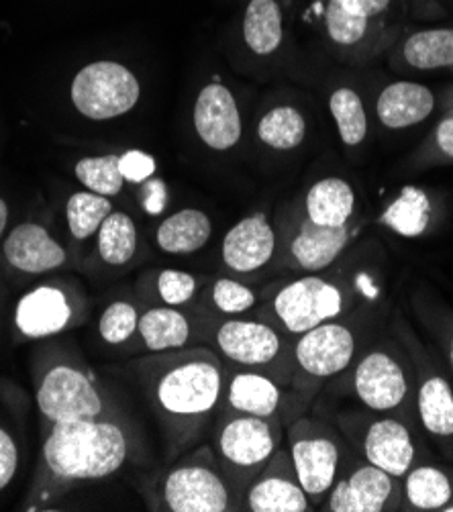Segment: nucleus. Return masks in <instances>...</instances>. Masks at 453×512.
<instances>
[{
  "label": "nucleus",
  "instance_id": "obj_1",
  "mask_svg": "<svg viewBox=\"0 0 453 512\" xmlns=\"http://www.w3.org/2000/svg\"><path fill=\"white\" fill-rule=\"evenodd\" d=\"M137 384L176 459L203 437L221 402L225 378L219 355L209 347L149 353L133 364Z\"/></svg>",
  "mask_w": 453,
  "mask_h": 512
},
{
  "label": "nucleus",
  "instance_id": "obj_2",
  "mask_svg": "<svg viewBox=\"0 0 453 512\" xmlns=\"http://www.w3.org/2000/svg\"><path fill=\"white\" fill-rule=\"evenodd\" d=\"M129 453L131 437L119 417L54 425L43 439L27 510L54 504L76 486L115 476Z\"/></svg>",
  "mask_w": 453,
  "mask_h": 512
},
{
  "label": "nucleus",
  "instance_id": "obj_3",
  "mask_svg": "<svg viewBox=\"0 0 453 512\" xmlns=\"http://www.w3.org/2000/svg\"><path fill=\"white\" fill-rule=\"evenodd\" d=\"M282 421L280 417H251L223 413L215 427L213 453L231 488L237 510L243 496L272 455L280 449Z\"/></svg>",
  "mask_w": 453,
  "mask_h": 512
},
{
  "label": "nucleus",
  "instance_id": "obj_4",
  "mask_svg": "<svg viewBox=\"0 0 453 512\" xmlns=\"http://www.w3.org/2000/svg\"><path fill=\"white\" fill-rule=\"evenodd\" d=\"M35 400L47 429L60 423L117 417L94 376L70 360L45 366L37 378Z\"/></svg>",
  "mask_w": 453,
  "mask_h": 512
},
{
  "label": "nucleus",
  "instance_id": "obj_5",
  "mask_svg": "<svg viewBox=\"0 0 453 512\" xmlns=\"http://www.w3.org/2000/svg\"><path fill=\"white\" fill-rule=\"evenodd\" d=\"M158 482V510L168 512H229L237 510L231 488L211 447L203 445L176 457Z\"/></svg>",
  "mask_w": 453,
  "mask_h": 512
},
{
  "label": "nucleus",
  "instance_id": "obj_6",
  "mask_svg": "<svg viewBox=\"0 0 453 512\" xmlns=\"http://www.w3.org/2000/svg\"><path fill=\"white\" fill-rule=\"evenodd\" d=\"M288 451L311 504H323L341 470L337 433L317 419H298L288 427Z\"/></svg>",
  "mask_w": 453,
  "mask_h": 512
},
{
  "label": "nucleus",
  "instance_id": "obj_7",
  "mask_svg": "<svg viewBox=\"0 0 453 512\" xmlns=\"http://www.w3.org/2000/svg\"><path fill=\"white\" fill-rule=\"evenodd\" d=\"M72 105L92 121H109L129 113L141 96L135 74L117 62L84 66L72 80Z\"/></svg>",
  "mask_w": 453,
  "mask_h": 512
},
{
  "label": "nucleus",
  "instance_id": "obj_8",
  "mask_svg": "<svg viewBox=\"0 0 453 512\" xmlns=\"http://www.w3.org/2000/svg\"><path fill=\"white\" fill-rule=\"evenodd\" d=\"M343 306V290L321 276H302L286 284L270 302L272 317L286 333L296 337L335 321L343 313Z\"/></svg>",
  "mask_w": 453,
  "mask_h": 512
},
{
  "label": "nucleus",
  "instance_id": "obj_9",
  "mask_svg": "<svg viewBox=\"0 0 453 512\" xmlns=\"http://www.w3.org/2000/svg\"><path fill=\"white\" fill-rule=\"evenodd\" d=\"M86 319L82 292L72 284L47 282L21 296L15 327L25 339H47L70 331Z\"/></svg>",
  "mask_w": 453,
  "mask_h": 512
},
{
  "label": "nucleus",
  "instance_id": "obj_10",
  "mask_svg": "<svg viewBox=\"0 0 453 512\" xmlns=\"http://www.w3.org/2000/svg\"><path fill=\"white\" fill-rule=\"evenodd\" d=\"M400 504V480L368 462L339 474L325 498L329 512H384Z\"/></svg>",
  "mask_w": 453,
  "mask_h": 512
},
{
  "label": "nucleus",
  "instance_id": "obj_11",
  "mask_svg": "<svg viewBox=\"0 0 453 512\" xmlns=\"http://www.w3.org/2000/svg\"><path fill=\"white\" fill-rule=\"evenodd\" d=\"M356 355V335L347 325L329 321L298 335L294 364L302 376L327 380L341 374Z\"/></svg>",
  "mask_w": 453,
  "mask_h": 512
},
{
  "label": "nucleus",
  "instance_id": "obj_12",
  "mask_svg": "<svg viewBox=\"0 0 453 512\" xmlns=\"http://www.w3.org/2000/svg\"><path fill=\"white\" fill-rule=\"evenodd\" d=\"M311 500L294 470L290 451L278 449L260 476L249 484L241 510L249 512H307Z\"/></svg>",
  "mask_w": 453,
  "mask_h": 512
},
{
  "label": "nucleus",
  "instance_id": "obj_13",
  "mask_svg": "<svg viewBox=\"0 0 453 512\" xmlns=\"http://www.w3.org/2000/svg\"><path fill=\"white\" fill-rule=\"evenodd\" d=\"M215 345L229 362L260 370L272 366L282 353V337L276 327L262 321L229 319L219 325Z\"/></svg>",
  "mask_w": 453,
  "mask_h": 512
},
{
  "label": "nucleus",
  "instance_id": "obj_14",
  "mask_svg": "<svg viewBox=\"0 0 453 512\" xmlns=\"http://www.w3.org/2000/svg\"><path fill=\"white\" fill-rule=\"evenodd\" d=\"M358 398L376 413H390L407 402L409 380L405 368L388 351H372L354 370Z\"/></svg>",
  "mask_w": 453,
  "mask_h": 512
},
{
  "label": "nucleus",
  "instance_id": "obj_15",
  "mask_svg": "<svg viewBox=\"0 0 453 512\" xmlns=\"http://www.w3.org/2000/svg\"><path fill=\"white\" fill-rule=\"evenodd\" d=\"M194 129L215 151H227L241 139V115L235 96L223 84H207L194 105Z\"/></svg>",
  "mask_w": 453,
  "mask_h": 512
},
{
  "label": "nucleus",
  "instance_id": "obj_16",
  "mask_svg": "<svg viewBox=\"0 0 453 512\" xmlns=\"http://www.w3.org/2000/svg\"><path fill=\"white\" fill-rule=\"evenodd\" d=\"M276 253V233L270 221L256 213L233 225L221 245L223 264L235 274H254L270 264Z\"/></svg>",
  "mask_w": 453,
  "mask_h": 512
},
{
  "label": "nucleus",
  "instance_id": "obj_17",
  "mask_svg": "<svg viewBox=\"0 0 453 512\" xmlns=\"http://www.w3.org/2000/svg\"><path fill=\"white\" fill-rule=\"evenodd\" d=\"M366 462L402 480L415 464V443L407 425L384 417L368 423L362 437Z\"/></svg>",
  "mask_w": 453,
  "mask_h": 512
},
{
  "label": "nucleus",
  "instance_id": "obj_18",
  "mask_svg": "<svg viewBox=\"0 0 453 512\" xmlns=\"http://www.w3.org/2000/svg\"><path fill=\"white\" fill-rule=\"evenodd\" d=\"M3 251L15 270L31 276L54 272L68 262L66 249L39 223L17 225L9 233Z\"/></svg>",
  "mask_w": 453,
  "mask_h": 512
},
{
  "label": "nucleus",
  "instance_id": "obj_19",
  "mask_svg": "<svg viewBox=\"0 0 453 512\" xmlns=\"http://www.w3.org/2000/svg\"><path fill=\"white\" fill-rule=\"evenodd\" d=\"M349 241V229L345 227H323L305 219L300 223L296 235L288 245L290 262L296 270L321 272L329 268L345 249Z\"/></svg>",
  "mask_w": 453,
  "mask_h": 512
},
{
  "label": "nucleus",
  "instance_id": "obj_20",
  "mask_svg": "<svg viewBox=\"0 0 453 512\" xmlns=\"http://www.w3.org/2000/svg\"><path fill=\"white\" fill-rule=\"evenodd\" d=\"M282 390L276 380L258 370L235 372L225 390V413L278 417Z\"/></svg>",
  "mask_w": 453,
  "mask_h": 512
},
{
  "label": "nucleus",
  "instance_id": "obj_21",
  "mask_svg": "<svg viewBox=\"0 0 453 512\" xmlns=\"http://www.w3.org/2000/svg\"><path fill=\"white\" fill-rule=\"evenodd\" d=\"M435 109L433 92L419 82L388 84L378 96V119L388 129H407L423 123Z\"/></svg>",
  "mask_w": 453,
  "mask_h": 512
},
{
  "label": "nucleus",
  "instance_id": "obj_22",
  "mask_svg": "<svg viewBox=\"0 0 453 512\" xmlns=\"http://www.w3.org/2000/svg\"><path fill=\"white\" fill-rule=\"evenodd\" d=\"M137 335L149 353L184 349L192 337V325L176 306H154L139 315Z\"/></svg>",
  "mask_w": 453,
  "mask_h": 512
},
{
  "label": "nucleus",
  "instance_id": "obj_23",
  "mask_svg": "<svg viewBox=\"0 0 453 512\" xmlns=\"http://www.w3.org/2000/svg\"><path fill=\"white\" fill-rule=\"evenodd\" d=\"M213 235V223L207 213L198 209H182L168 219L156 231V243L164 253L190 255L203 249Z\"/></svg>",
  "mask_w": 453,
  "mask_h": 512
},
{
  "label": "nucleus",
  "instance_id": "obj_24",
  "mask_svg": "<svg viewBox=\"0 0 453 512\" xmlns=\"http://www.w3.org/2000/svg\"><path fill=\"white\" fill-rule=\"evenodd\" d=\"M305 209L317 225L345 227L356 209V192L343 178H325L311 186Z\"/></svg>",
  "mask_w": 453,
  "mask_h": 512
},
{
  "label": "nucleus",
  "instance_id": "obj_25",
  "mask_svg": "<svg viewBox=\"0 0 453 512\" xmlns=\"http://www.w3.org/2000/svg\"><path fill=\"white\" fill-rule=\"evenodd\" d=\"M243 39L258 56H270L282 43V13L276 0H251L243 19Z\"/></svg>",
  "mask_w": 453,
  "mask_h": 512
},
{
  "label": "nucleus",
  "instance_id": "obj_26",
  "mask_svg": "<svg viewBox=\"0 0 453 512\" xmlns=\"http://www.w3.org/2000/svg\"><path fill=\"white\" fill-rule=\"evenodd\" d=\"M98 255L107 266H127L137 251V227L127 213L113 211L96 233Z\"/></svg>",
  "mask_w": 453,
  "mask_h": 512
},
{
  "label": "nucleus",
  "instance_id": "obj_27",
  "mask_svg": "<svg viewBox=\"0 0 453 512\" xmlns=\"http://www.w3.org/2000/svg\"><path fill=\"white\" fill-rule=\"evenodd\" d=\"M402 480H405V484H402V498L417 510H439L453 498L451 480L439 468H411Z\"/></svg>",
  "mask_w": 453,
  "mask_h": 512
},
{
  "label": "nucleus",
  "instance_id": "obj_28",
  "mask_svg": "<svg viewBox=\"0 0 453 512\" xmlns=\"http://www.w3.org/2000/svg\"><path fill=\"white\" fill-rule=\"evenodd\" d=\"M402 56L417 70H439L453 66V29H427L413 33Z\"/></svg>",
  "mask_w": 453,
  "mask_h": 512
},
{
  "label": "nucleus",
  "instance_id": "obj_29",
  "mask_svg": "<svg viewBox=\"0 0 453 512\" xmlns=\"http://www.w3.org/2000/svg\"><path fill=\"white\" fill-rule=\"evenodd\" d=\"M417 406L421 423L431 435H453V392L443 378L433 376L421 384Z\"/></svg>",
  "mask_w": 453,
  "mask_h": 512
},
{
  "label": "nucleus",
  "instance_id": "obj_30",
  "mask_svg": "<svg viewBox=\"0 0 453 512\" xmlns=\"http://www.w3.org/2000/svg\"><path fill=\"white\" fill-rule=\"evenodd\" d=\"M258 137L272 149H296L307 137V121L294 107H276L258 123Z\"/></svg>",
  "mask_w": 453,
  "mask_h": 512
},
{
  "label": "nucleus",
  "instance_id": "obj_31",
  "mask_svg": "<svg viewBox=\"0 0 453 512\" xmlns=\"http://www.w3.org/2000/svg\"><path fill=\"white\" fill-rule=\"evenodd\" d=\"M329 109L339 137L347 147L360 145L368 135V115L362 96L351 88H337L329 98Z\"/></svg>",
  "mask_w": 453,
  "mask_h": 512
},
{
  "label": "nucleus",
  "instance_id": "obj_32",
  "mask_svg": "<svg viewBox=\"0 0 453 512\" xmlns=\"http://www.w3.org/2000/svg\"><path fill=\"white\" fill-rule=\"evenodd\" d=\"M113 213L109 196L96 192H76L66 204V219L74 239L84 241L98 233L103 221Z\"/></svg>",
  "mask_w": 453,
  "mask_h": 512
},
{
  "label": "nucleus",
  "instance_id": "obj_33",
  "mask_svg": "<svg viewBox=\"0 0 453 512\" xmlns=\"http://www.w3.org/2000/svg\"><path fill=\"white\" fill-rule=\"evenodd\" d=\"M429 200L417 188H405L396 198L392 207H388L384 221L400 235L415 237L427 229L429 223Z\"/></svg>",
  "mask_w": 453,
  "mask_h": 512
},
{
  "label": "nucleus",
  "instance_id": "obj_34",
  "mask_svg": "<svg viewBox=\"0 0 453 512\" xmlns=\"http://www.w3.org/2000/svg\"><path fill=\"white\" fill-rule=\"evenodd\" d=\"M74 174L86 190L103 194V196H117L123 190L125 178L119 170V156H98V158H82L74 166Z\"/></svg>",
  "mask_w": 453,
  "mask_h": 512
},
{
  "label": "nucleus",
  "instance_id": "obj_35",
  "mask_svg": "<svg viewBox=\"0 0 453 512\" xmlns=\"http://www.w3.org/2000/svg\"><path fill=\"white\" fill-rule=\"evenodd\" d=\"M139 325V313L129 300H115L98 319V333L109 345L127 343Z\"/></svg>",
  "mask_w": 453,
  "mask_h": 512
},
{
  "label": "nucleus",
  "instance_id": "obj_36",
  "mask_svg": "<svg viewBox=\"0 0 453 512\" xmlns=\"http://www.w3.org/2000/svg\"><path fill=\"white\" fill-rule=\"evenodd\" d=\"M211 300L219 313L227 317H237L254 309L258 294L243 282H237L233 278H219L211 288Z\"/></svg>",
  "mask_w": 453,
  "mask_h": 512
},
{
  "label": "nucleus",
  "instance_id": "obj_37",
  "mask_svg": "<svg viewBox=\"0 0 453 512\" xmlns=\"http://www.w3.org/2000/svg\"><path fill=\"white\" fill-rule=\"evenodd\" d=\"M325 25H327L329 37L337 45L349 47V45H358L366 37L370 29V19L351 15L341 5H337L335 0H329L327 11H325Z\"/></svg>",
  "mask_w": 453,
  "mask_h": 512
},
{
  "label": "nucleus",
  "instance_id": "obj_38",
  "mask_svg": "<svg viewBox=\"0 0 453 512\" xmlns=\"http://www.w3.org/2000/svg\"><path fill=\"white\" fill-rule=\"evenodd\" d=\"M156 288L158 296L166 306H176V309H180V306H184L196 296L198 278L182 270H162L158 274Z\"/></svg>",
  "mask_w": 453,
  "mask_h": 512
},
{
  "label": "nucleus",
  "instance_id": "obj_39",
  "mask_svg": "<svg viewBox=\"0 0 453 512\" xmlns=\"http://www.w3.org/2000/svg\"><path fill=\"white\" fill-rule=\"evenodd\" d=\"M119 170L125 182L143 184L156 174V160L141 149H129L119 156Z\"/></svg>",
  "mask_w": 453,
  "mask_h": 512
},
{
  "label": "nucleus",
  "instance_id": "obj_40",
  "mask_svg": "<svg viewBox=\"0 0 453 512\" xmlns=\"http://www.w3.org/2000/svg\"><path fill=\"white\" fill-rule=\"evenodd\" d=\"M19 468V447L15 439L0 427V490H5Z\"/></svg>",
  "mask_w": 453,
  "mask_h": 512
},
{
  "label": "nucleus",
  "instance_id": "obj_41",
  "mask_svg": "<svg viewBox=\"0 0 453 512\" xmlns=\"http://www.w3.org/2000/svg\"><path fill=\"white\" fill-rule=\"evenodd\" d=\"M141 204L143 211L151 217H158L166 211L168 204V192H166V184L160 178H149L143 182V190H141Z\"/></svg>",
  "mask_w": 453,
  "mask_h": 512
},
{
  "label": "nucleus",
  "instance_id": "obj_42",
  "mask_svg": "<svg viewBox=\"0 0 453 512\" xmlns=\"http://www.w3.org/2000/svg\"><path fill=\"white\" fill-rule=\"evenodd\" d=\"M335 3L341 5L351 15L372 19L382 15L390 7L392 0H335Z\"/></svg>",
  "mask_w": 453,
  "mask_h": 512
},
{
  "label": "nucleus",
  "instance_id": "obj_43",
  "mask_svg": "<svg viewBox=\"0 0 453 512\" xmlns=\"http://www.w3.org/2000/svg\"><path fill=\"white\" fill-rule=\"evenodd\" d=\"M435 141L445 156L453 158V113H449L435 131Z\"/></svg>",
  "mask_w": 453,
  "mask_h": 512
},
{
  "label": "nucleus",
  "instance_id": "obj_44",
  "mask_svg": "<svg viewBox=\"0 0 453 512\" xmlns=\"http://www.w3.org/2000/svg\"><path fill=\"white\" fill-rule=\"evenodd\" d=\"M7 223H9V207H7V202L0 198V237H3V233L7 229Z\"/></svg>",
  "mask_w": 453,
  "mask_h": 512
},
{
  "label": "nucleus",
  "instance_id": "obj_45",
  "mask_svg": "<svg viewBox=\"0 0 453 512\" xmlns=\"http://www.w3.org/2000/svg\"><path fill=\"white\" fill-rule=\"evenodd\" d=\"M449 355H451V364H453V341H451V351H449Z\"/></svg>",
  "mask_w": 453,
  "mask_h": 512
},
{
  "label": "nucleus",
  "instance_id": "obj_46",
  "mask_svg": "<svg viewBox=\"0 0 453 512\" xmlns=\"http://www.w3.org/2000/svg\"><path fill=\"white\" fill-rule=\"evenodd\" d=\"M0 27H3V25H0Z\"/></svg>",
  "mask_w": 453,
  "mask_h": 512
}]
</instances>
